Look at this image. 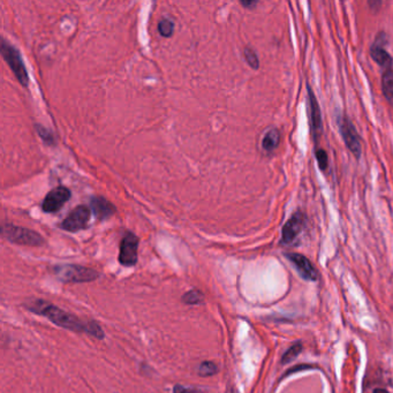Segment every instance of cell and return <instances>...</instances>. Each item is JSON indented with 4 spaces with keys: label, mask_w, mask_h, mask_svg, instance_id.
<instances>
[{
    "label": "cell",
    "mask_w": 393,
    "mask_h": 393,
    "mask_svg": "<svg viewBox=\"0 0 393 393\" xmlns=\"http://www.w3.org/2000/svg\"><path fill=\"white\" fill-rule=\"evenodd\" d=\"M25 307H27L29 311L36 315L46 317L50 322H52L62 329H67L75 332H84L97 338V339H104L105 333L103 329L95 320L83 322L79 317L60 309L59 307L54 306L53 303L44 301L42 299H37L28 302L25 304Z\"/></svg>",
    "instance_id": "cell-1"
},
{
    "label": "cell",
    "mask_w": 393,
    "mask_h": 393,
    "mask_svg": "<svg viewBox=\"0 0 393 393\" xmlns=\"http://www.w3.org/2000/svg\"><path fill=\"white\" fill-rule=\"evenodd\" d=\"M53 273L63 282H90L99 277L96 270L76 264L56 265Z\"/></svg>",
    "instance_id": "cell-2"
},
{
    "label": "cell",
    "mask_w": 393,
    "mask_h": 393,
    "mask_svg": "<svg viewBox=\"0 0 393 393\" xmlns=\"http://www.w3.org/2000/svg\"><path fill=\"white\" fill-rule=\"evenodd\" d=\"M3 236L10 242L22 244V246H42L44 239L42 236L28 228L12 225V224H4Z\"/></svg>",
    "instance_id": "cell-3"
},
{
    "label": "cell",
    "mask_w": 393,
    "mask_h": 393,
    "mask_svg": "<svg viewBox=\"0 0 393 393\" xmlns=\"http://www.w3.org/2000/svg\"><path fill=\"white\" fill-rule=\"evenodd\" d=\"M0 52L3 54V58L5 59V61L8 63V66L11 67L13 73L15 74L16 79L19 80V82L22 84L23 87H28L29 78L27 69H25L24 62L21 58V54L14 46L8 43V42L3 38L2 45H0Z\"/></svg>",
    "instance_id": "cell-4"
},
{
    "label": "cell",
    "mask_w": 393,
    "mask_h": 393,
    "mask_svg": "<svg viewBox=\"0 0 393 393\" xmlns=\"http://www.w3.org/2000/svg\"><path fill=\"white\" fill-rule=\"evenodd\" d=\"M139 240L135 234L127 233L120 243L119 262L124 266H134L137 262V249Z\"/></svg>",
    "instance_id": "cell-5"
},
{
    "label": "cell",
    "mask_w": 393,
    "mask_h": 393,
    "mask_svg": "<svg viewBox=\"0 0 393 393\" xmlns=\"http://www.w3.org/2000/svg\"><path fill=\"white\" fill-rule=\"evenodd\" d=\"M91 211L86 205H79L63 219L61 227L68 232H78L86 227L90 219Z\"/></svg>",
    "instance_id": "cell-6"
},
{
    "label": "cell",
    "mask_w": 393,
    "mask_h": 393,
    "mask_svg": "<svg viewBox=\"0 0 393 393\" xmlns=\"http://www.w3.org/2000/svg\"><path fill=\"white\" fill-rule=\"evenodd\" d=\"M70 198V192L68 188L62 187V186H59V187L54 188L51 190V192L46 195L43 201V208L44 212L48 213H52V212H57L58 210H60L62 208V205L68 201Z\"/></svg>",
    "instance_id": "cell-7"
},
{
    "label": "cell",
    "mask_w": 393,
    "mask_h": 393,
    "mask_svg": "<svg viewBox=\"0 0 393 393\" xmlns=\"http://www.w3.org/2000/svg\"><path fill=\"white\" fill-rule=\"evenodd\" d=\"M339 127L346 146L348 147V149L352 151V154L355 157H360L361 143L352 122H350L347 118H342L339 122Z\"/></svg>",
    "instance_id": "cell-8"
},
{
    "label": "cell",
    "mask_w": 393,
    "mask_h": 393,
    "mask_svg": "<svg viewBox=\"0 0 393 393\" xmlns=\"http://www.w3.org/2000/svg\"><path fill=\"white\" fill-rule=\"evenodd\" d=\"M286 257L289 259L295 269L298 270L300 276L303 279L309 281H315L317 279V272L314 268V265L311 264V262L307 259L306 256L301 255V254H286Z\"/></svg>",
    "instance_id": "cell-9"
},
{
    "label": "cell",
    "mask_w": 393,
    "mask_h": 393,
    "mask_svg": "<svg viewBox=\"0 0 393 393\" xmlns=\"http://www.w3.org/2000/svg\"><path fill=\"white\" fill-rule=\"evenodd\" d=\"M304 225V217L301 212H297L285 224L282 228V242L291 243L300 234Z\"/></svg>",
    "instance_id": "cell-10"
},
{
    "label": "cell",
    "mask_w": 393,
    "mask_h": 393,
    "mask_svg": "<svg viewBox=\"0 0 393 393\" xmlns=\"http://www.w3.org/2000/svg\"><path fill=\"white\" fill-rule=\"evenodd\" d=\"M91 210L97 218L105 219L109 218L110 216H112L116 212V206H114L111 202L105 200L104 197L95 196L91 198L90 201Z\"/></svg>",
    "instance_id": "cell-11"
},
{
    "label": "cell",
    "mask_w": 393,
    "mask_h": 393,
    "mask_svg": "<svg viewBox=\"0 0 393 393\" xmlns=\"http://www.w3.org/2000/svg\"><path fill=\"white\" fill-rule=\"evenodd\" d=\"M309 97H310V119H311V127H312V132H314L315 136L317 133L320 132L322 129V119H320V111H319V106L318 103L315 98L314 94L309 89Z\"/></svg>",
    "instance_id": "cell-12"
},
{
    "label": "cell",
    "mask_w": 393,
    "mask_h": 393,
    "mask_svg": "<svg viewBox=\"0 0 393 393\" xmlns=\"http://www.w3.org/2000/svg\"><path fill=\"white\" fill-rule=\"evenodd\" d=\"M370 54H371V58H373L376 62L379 63L380 66L390 69L393 60L390 54H388L385 50L382 48H378V46H373L370 51Z\"/></svg>",
    "instance_id": "cell-13"
},
{
    "label": "cell",
    "mask_w": 393,
    "mask_h": 393,
    "mask_svg": "<svg viewBox=\"0 0 393 393\" xmlns=\"http://www.w3.org/2000/svg\"><path fill=\"white\" fill-rule=\"evenodd\" d=\"M279 142H280V133L277 129H270L264 135L263 141H262V148L265 151H272L278 147Z\"/></svg>",
    "instance_id": "cell-14"
},
{
    "label": "cell",
    "mask_w": 393,
    "mask_h": 393,
    "mask_svg": "<svg viewBox=\"0 0 393 393\" xmlns=\"http://www.w3.org/2000/svg\"><path fill=\"white\" fill-rule=\"evenodd\" d=\"M382 88L383 92L386 98L393 104V70L387 69L383 74L382 78Z\"/></svg>",
    "instance_id": "cell-15"
},
{
    "label": "cell",
    "mask_w": 393,
    "mask_h": 393,
    "mask_svg": "<svg viewBox=\"0 0 393 393\" xmlns=\"http://www.w3.org/2000/svg\"><path fill=\"white\" fill-rule=\"evenodd\" d=\"M203 300H204V295L198 290H190L183 297V301L187 304H201Z\"/></svg>",
    "instance_id": "cell-16"
},
{
    "label": "cell",
    "mask_w": 393,
    "mask_h": 393,
    "mask_svg": "<svg viewBox=\"0 0 393 393\" xmlns=\"http://www.w3.org/2000/svg\"><path fill=\"white\" fill-rule=\"evenodd\" d=\"M218 373V367L211 361H204L202 362L200 367H198V374L203 377H209V376L216 375Z\"/></svg>",
    "instance_id": "cell-17"
},
{
    "label": "cell",
    "mask_w": 393,
    "mask_h": 393,
    "mask_svg": "<svg viewBox=\"0 0 393 393\" xmlns=\"http://www.w3.org/2000/svg\"><path fill=\"white\" fill-rule=\"evenodd\" d=\"M158 30L162 36L170 37V36H172L173 31H174V23H173L171 20L164 19L162 21H159Z\"/></svg>",
    "instance_id": "cell-18"
},
{
    "label": "cell",
    "mask_w": 393,
    "mask_h": 393,
    "mask_svg": "<svg viewBox=\"0 0 393 393\" xmlns=\"http://www.w3.org/2000/svg\"><path fill=\"white\" fill-rule=\"evenodd\" d=\"M302 350V345L300 344V342H297V344H294L293 346H291V348L287 350V352L284 354V356H282V360L281 362L284 363H289L291 361H293L295 358L298 356V355L300 354V352Z\"/></svg>",
    "instance_id": "cell-19"
},
{
    "label": "cell",
    "mask_w": 393,
    "mask_h": 393,
    "mask_svg": "<svg viewBox=\"0 0 393 393\" xmlns=\"http://www.w3.org/2000/svg\"><path fill=\"white\" fill-rule=\"evenodd\" d=\"M244 58H246V61L248 62V65L251 66L252 68H254V69L259 68V66H260L259 58H257L256 53L254 52L252 49L247 48L246 50H244Z\"/></svg>",
    "instance_id": "cell-20"
},
{
    "label": "cell",
    "mask_w": 393,
    "mask_h": 393,
    "mask_svg": "<svg viewBox=\"0 0 393 393\" xmlns=\"http://www.w3.org/2000/svg\"><path fill=\"white\" fill-rule=\"evenodd\" d=\"M316 157L317 162L320 167V170H325L328 166V154L323 149H318L316 151Z\"/></svg>",
    "instance_id": "cell-21"
},
{
    "label": "cell",
    "mask_w": 393,
    "mask_h": 393,
    "mask_svg": "<svg viewBox=\"0 0 393 393\" xmlns=\"http://www.w3.org/2000/svg\"><path fill=\"white\" fill-rule=\"evenodd\" d=\"M173 393H204L201 390H197V388H192V387H185L183 385H175L173 387Z\"/></svg>",
    "instance_id": "cell-22"
},
{
    "label": "cell",
    "mask_w": 393,
    "mask_h": 393,
    "mask_svg": "<svg viewBox=\"0 0 393 393\" xmlns=\"http://www.w3.org/2000/svg\"><path fill=\"white\" fill-rule=\"evenodd\" d=\"M244 7H253L256 5V2H241Z\"/></svg>",
    "instance_id": "cell-23"
},
{
    "label": "cell",
    "mask_w": 393,
    "mask_h": 393,
    "mask_svg": "<svg viewBox=\"0 0 393 393\" xmlns=\"http://www.w3.org/2000/svg\"><path fill=\"white\" fill-rule=\"evenodd\" d=\"M374 393H388V392L385 390H383V388H376Z\"/></svg>",
    "instance_id": "cell-24"
},
{
    "label": "cell",
    "mask_w": 393,
    "mask_h": 393,
    "mask_svg": "<svg viewBox=\"0 0 393 393\" xmlns=\"http://www.w3.org/2000/svg\"><path fill=\"white\" fill-rule=\"evenodd\" d=\"M227 393H238V392H236V390H235L234 387H231V388H228V390H227Z\"/></svg>",
    "instance_id": "cell-25"
}]
</instances>
